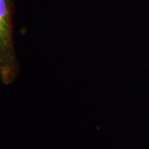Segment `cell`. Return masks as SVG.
I'll list each match as a JSON object with an SVG mask.
<instances>
[{"mask_svg":"<svg viewBox=\"0 0 149 149\" xmlns=\"http://www.w3.org/2000/svg\"><path fill=\"white\" fill-rule=\"evenodd\" d=\"M14 14L15 0H0V82L6 86L15 82L20 71L13 38Z\"/></svg>","mask_w":149,"mask_h":149,"instance_id":"1","label":"cell"}]
</instances>
